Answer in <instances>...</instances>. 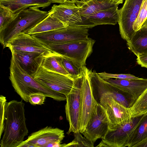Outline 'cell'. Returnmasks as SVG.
<instances>
[{
	"instance_id": "6da1fadb",
	"label": "cell",
	"mask_w": 147,
	"mask_h": 147,
	"mask_svg": "<svg viewBox=\"0 0 147 147\" xmlns=\"http://www.w3.org/2000/svg\"><path fill=\"white\" fill-rule=\"evenodd\" d=\"M24 106L22 101L13 100L6 102L1 147H18L28 135Z\"/></svg>"
},
{
	"instance_id": "7a4b0ae2",
	"label": "cell",
	"mask_w": 147,
	"mask_h": 147,
	"mask_svg": "<svg viewBox=\"0 0 147 147\" xmlns=\"http://www.w3.org/2000/svg\"><path fill=\"white\" fill-rule=\"evenodd\" d=\"M9 69V78L12 86L16 92L26 102H28L29 96L31 94L37 92L42 93L47 97L57 101L66 100L65 95L46 88L36 81L21 67L13 55Z\"/></svg>"
},
{
	"instance_id": "3957f363",
	"label": "cell",
	"mask_w": 147,
	"mask_h": 147,
	"mask_svg": "<svg viewBox=\"0 0 147 147\" xmlns=\"http://www.w3.org/2000/svg\"><path fill=\"white\" fill-rule=\"evenodd\" d=\"M15 13L13 19L0 31V41L3 48L11 39L21 33H27L49 14L37 7H31Z\"/></svg>"
},
{
	"instance_id": "277c9868",
	"label": "cell",
	"mask_w": 147,
	"mask_h": 147,
	"mask_svg": "<svg viewBox=\"0 0 147 147\" xmlns=\"http://www.w3.org/2000/svg\"><path fill=\"white\" fill-rule=\"evenodd\" d=\"M95 41L91 38L84 40L64 43H55L48 45L53 52L68 57L80 66H86L87 59L91 55Z\"/></svg>"
},
{
	"instance_id": "5b68a950",
	"label": "cell",
	"mask_w": 147,
	"mask_h": 147,
	"mask_svg": "<svg viewBox=\"0 0 147 147\" xmlns=\"http://www.w3.org/2000/svg\"><path fill=\"white\" fill-rule=\"evenodd\" d=\"M88 75L94 96L102 94L110 95L117 102L130 108L135 100L129 93L102 79L95 71L88 69Z\"/></svg>"
},
{
	"instance_id": "8992f818",
	"label": "cell",
	"mask_w": 147,
	"mask_h": 147,
	"mask_svg": "<svg viewBox=\"0 0 147 147\" xmlns=\"http://www.w3.org/2000/svg\"><path fill=\"white\" fill-rule=\"evenodd\" d=\"M32 76L44 87L66 96L71 90L75 79L69 76L47 70L41 65Z\"/></svg>"
},
{
	"instance_id": "52a82bcc",
	"label": "cell",
	"mask_w": 147,
	"mask_h": 147,
	"mask_svg": "<svg viewBox=\"0 0 147 147\" xmlns=\"http://www.w3.org/2000/svg\"><path fill=\"white\" fill-rule=\"evenodd\" d=\"M89 28L81 26H68L50 31L31 34L45 44L64 43L84 40L89 37Z\"/></svg>"
},
{
	"instance_id": "ba28073f",
	"label": "cell",
	"mask_w": 147,
	"mask_h": 147,
	"mask_svg": "<svg viewBox=\"0 0 147 147\" xmlns=\"http://www.w3.org/2000/svg\"><path fill=\"white\" fill-rule=\"evenodd\" d=\"M109 121L102 107L96 100L89 120L82 134L93 144L98 139L102 138L109 129Z\"/></svg>"
},
{
	"instance_id": "9c48e42d",
	"label": "cell",
	"mask_w": 147,
	"mask_h": 147,
	"mask_svg": "<svg viewBox=\"0 0 147 147\" xmlns=\"http://www.w3.org/2000/svg\"><path fill=\"white\" fill-rule=\"evenodd\" d=\"M63 130L47 126L31 134L18 147H60Z\"/></svg>"
},
{
	"instance_id": "30bf717a",
	"label": "cell",
	"mask_w": 147,
	"mask_h": 147,
	"mask_svg": "<svg viewBox=\"0 0 147 147\" xmlns=\"http://www.w3.org/2000/svg\"><path fill=\"white\" fill-rule=\"evenodd\" d=\"M94 96L96 101L105 111L109 121V129L131 121L132 117L129 108L117 102L110 95L102 94Z\"/></svg>"
},
{
	"instance_id": "8fae6325",
	"label": "cell",
	"mask_w": 147,
	"mask_h": 147,
	"mask_svg": "<svg viewBox=\"0 0 147 147\" xmlns=\"http://www.w3.org/2000/svg\"><path fill=\"white\" fill-rule=\"evenodd\" d=\"M82 78V75L75 79L72 88L66 96L65 113L69 124V129L67 133V134L79 131Z\"/></svg>"
},
{
	"instance_id": "7c38bea8",
	"label": "cell",
	"mask_w": 147,
	"mask_h": 147,
	"mask_svg": "<svg viewBox=\"0 0 147 147\" xmlns=\"http://www.w3.org/2000/svg\"><path fill=\"white\" fill-rule=\"evenodd\" d=\"M143 0H125L119 9L118 22L121 37L127 41L134 34L133 24L137 18Z\"/></svg>"
},
{
	"instance_id": "4fadbf2b",
	"label": "cell",
	"mask_w": 147,
	"mask_h": 147,
	"mask_svg": "<svg viewBox=\"0 0 147 147\" xmlns=\"http://www.w3.org/2000/svg\"><path fill=\"white\" fill-rule=\"evenodd\" d=\"M88 69L83 68L81 88L79 131L82 134L89 120L95 100L88 75Z\"/></svg>"
},
{
	"instance_id": "5bb4252c",
	"label": "cell",
	"mask_w": 147,
	"mask_h": 147,
	"mask_svg": "<svg viewBox=\"0 0 147 147\" xmlns=\"http://www.w3.org/2000/svg\"><path fill=\"white\" fill-rule=\"evenodd\" d=\"M10 50L36 53L47 55L54 52L49 46L34 36L25 33L19 34L12 38L3 49Z\"/></svg>"
},
{
	"instance_id": "9a60e30c",
	"label": "cell",
	"mask_w": 147,
	"mask_h": 147,
	"mask_svg": "<svg viewBox=\"0 0 147 147\" xmlns=\"http://www.w3.org/2000/svg\"><path fill=\"white\" fill-rule=\"evenodd\" d=\"M142 115L132 117L130 122L109 129L102 141L108 147H126L131 134Z\"/></svg>"
},
{
	"instance_id": "2e32d148",
	"label": "cell",
	"mask_w": 147,
	"mask_h": 147,
	"mask_svg": "<svg viewBox=\"0 0 147 147\" xmlns=\"http://www.w3.org/2000/svg\"><path fill=\"white\" fill-rule=\"evenodd\" d=\"M48 12L58 19L67 27L81 26L82 20L80 7L75 3L54 5Z\"/></svg>"
},
{
	"instance_id": "e0dca14e",
	"label": "cell",
	"mask_w": 147,
	"mask_h": 147,
	"mask_svg": "<svg viewBox=\"0 0 147 147\" xmlns=\"http://www.w3.org/2000/svg\"><path fill=\"white\" fill-rule=\"evenodd\" d=\"M118 5L113 6L100 11L86 18H82L81 26L91 28L101 25H114L118 23L119 9Z\"/></svg>"
},
{
	"instance_id": "ac0fdd59",
	"label": "cell",
	"mask_w": 147,
	"mask_h": 147,
	"mask_svg": "<svg viewBox=\"0 0 147 147\" xmlns=\"http://www.w3.org/2000/svg\"><path fill=\"white\" fill-rule=\"evenodd\" d=\"M21 67L32 76L41 65L45 56L34 52L10 50Z\"/></svg>"
},
{
	"instance_id": "d6986e66",
	"label": "cell",
	"mask_w": 147,
	"mask_h": 147,
	"mask_svg": "<svg viewBox=\"0 0 147 147\" xmlns=\"http://www.w3.org/2000/svg\"><path fill=\"white\" fill-rule=\"evenodd\" d=\"M118 88L131 95L136 100L147 88V79L105 80Z\"/></svg>"
},
{
	"instance_id": "ffe728a7",
	"label": "cell",
	"mask_w": 147,
	"mask_h": 147,
	"mask_svg": "<svg viewBox=\"0 0 147 147\" xmlns=\"http://www.w3.org/2000/svg\"><path fill=\"white\" fill-rule=\"evenodd\" d=\"M127 43L129 49L137 57L147 55V28L142 26Z\"/></svg>"
},
{
	"instance_id": "44dd1931",
	"label": "cell",
	"mask_w": 147,
	"mask_h": 147,
	"mask_svg": "<svg viewBox=\"0 0 147 147\" xmlns=\"http://www.w3.org/2000/svg\"><path fill=\"white\" fill-rule=\"evenodd\" d=\"M52 3L51 0H0V5L8 8L13 13L31 7L44 9Z\"/></svg>"
},
{
	"instance_id": "7402d4cb",
	"label": "cell",
	"mask_w": 147,
	"mask_h": 147,
	"mask_svg": "<svg viewBox=\"0 0 147 147\" xmlns=\"http://www.w3.org/2000/svg\"><path fill=\"white\" fill-rule=\"evenodd\" d=\"M66 27L67 26L58 19L49 13L46 18L28 31L27 34H32L58 30Z\"/></svg>"
},
{
	"instance_id": "603a6c76",
	"label": "cell",
	"mask_w": 147,
	"mask_h": 147,
	"mask_svg": "<svg viewBox=\"0 0 147 147\" xmlns=\"http://www.w3.org/2000/svg\"><path fill=\"white\" fill-rule=\"evenodd\" d=\"M147 138V113L143 115L131 134L126 147H135Z\"/></svg>"
},
{
	"instance_id": "cb8c5ba5",
	"label": "cell",
	"mask_w": 147,
	"mask_h": 147,
	"mask_svg": "<svg viewBox=\"0 0 147 147\" xmlns=\"http://www.w3.org/2000/svg\"><path fill=\"white\" fill-rule=\"evenodd\" d=\"M114 5H112L104 1L91 0L77 6L80 7V13L82 18H86Z\"/></svg>"
},
{
	"instance_id": "d4e9b609",
	"label": "cell",
	"mask_w": 147,
	"mask_h": 147,
	"mask_svg": "<svg viewBox=\"0 0 147 147\" xmlns=\"http://www.w3.org/2000/svg\"><path fill=\"white\" fill-rule=\"evenodd\" d=\"M41 66L47 70L69 76L61 63L59 55L55 52L45 56Z\"/></svg>"
},
{
	"instance_id": "484cf974",
	"label": "cell",
	"mask_w": 147,
	"mask_h": 147,
	"mask_svg": "<svg viewBox=\"0 0 147 147\" xmlns=\"http://www.w3.org/2000/svg\"><path fill=\"white\" fill-rule=\"evenodd\" d=\"M59 59L63 66L70 77L75 79L82 75L84 67L80 66L71 59L66 57L59 55Z\"/></svg>"
},
{
	"instance_id": "4316f807",
	"label": "cell",
	"mask_w": 147,
	"mask_h": 147,
	"mask_svg": "<svg viewBox=\"0 0 147 147\" xmlns=\"http://www.w3.org/2000/svg\"><path fill=\"white\" fill-rule=\"evenodd\" d=\"M129 109L132 117L143 115L147 113V88Z\"/></svg>"
},
{
	"instance_id": "83f0119b",
	"label": "cell",
	"mask_w": 147,
	"mask_h": 147,
	"mask_svg": "<svg viewBox=\"0 0 147 147\" xmlns=\"http://www.w3.org/2000/svg\"><path fill=\"white\" fill-rule=\"evenodd\" d=\"M147 19V0H143L137 18L133 25L134 30L136 32L142 27Z\"/></svg>"
},
{
	"instance_id": "f1b7e54d",
	"label": "cell",
	"mask_w": 147,
	"mask_h": 147,
	"mask_svg": "<svg viewBox=\"0 0 147 147\" xmlns=\"http://www.w3.org/2000/svg\"><path fill=\"white\" fill-rule=\"evenodd\" d=\"M15 13L0 5V31L3 30L13 19Z\"/></svg>"
},
{
	"instance_id": "f546056e",
	"label": "cell",
	"mask_w": 147,
	"mask_h": 147,
	"mask_svg": "<svg viewBox=\"0 0 147 147\" xmlns=\"http://www.w3.org/2000/svg\"><path fill=\"white\" fill-rule=\"evenodd\" d=\"M98 74L102 79L106 80L110 79L115 78L119 79H138L139 78L129 74H113L105 72L98 73Z\"/></svg>"
},
{
	"instance_id": "4dcf8cb0",
	"label": "cell",
	"mask_w": 147,
	"mask_h": 147,
	"mask_svg": "<svg viewBox=\"0 0 147 147\" xmlns=\"http://www.w3.org/2000/svg\"><path fill=\"white\" fill-rule=\"evenodd\" d=\"M47 97L42 92L32 93L29 96L28 102L33 105H41L44 104Z\"/></svg>"
},
{
	"instance_id": "1f68e13d",
	"label": "cell",
	"mask_w": 147,
	"mask_h": 147,
	"mask_svg": "<svg viewBox=\"0 0 147 147\" xmlns=\"http://www.w3.org/2000/svg\"><path fill=\"white\" fill-rule=\"evenodd\" d=\"M77 147H93L94 144L85 137H83L79 131L74 133Z\"/></svg>"
},
{
	"instance_id": "d6a6232c",
	"label": "cell",
	"mask_w": 147,
	"mask_h": 147,
	"mask_svg": "<svg viewBox=\"0 0 147 147\" xmlns=\"http://www.w3.org/2000/svg\"><path fill=\"white\" fill-rule=\"evenodd\" d=\"M6 97L2 95L0 96V138L3 132V123L5 111V105L6 102Z\"/></svg>"
},
{
	"instance_id": "836d02e7",
	"label": "cell",
	"mask_w": 147,
	"mask_h": 147,
	"mask_svg": "<svg viewBox=\"0 0 147 147\" xmlns=\"http://www.w3.org/2000/svg\"><path fill=\"white\" fill-rule=\"evenodd\" d=\"M91 0H51L52 3L60 4H70L75 3L78 6Z\"/></svg>"
},
{
	"instance_id": "e575fe53",
	"label": "cell",
	"mask_w": 147,
	"mask_h": 147,
	"mask_svg": "<svg viewBox=\"0 0 147 147\" xmlns=\"http://www.w3.org/2000/svg\"><path fill=\"white\" fill-rule=\"evenodd\" d=\"M136 62L142 67L147 68V55L137 57Z\"/></svg>"
},
{
	"instance_id": "d590c367",
	"label": "cell",
	"mask_w": 147,
	"mask_h": 147,
	"mask_svg": "<svg viewBox=\"0 0 147 147\" xmlns=\"http://www.w3.org/2000/svg\"><path fill=\"white\" fill-rule=\"evenodd\" d=\"M100 1H104L110 4L117 5L123 3V0H98Z\"/></svg>"
},
{
	"instance_id": "8d00e7d4",
	"label": "cell",
	"mask_w": 147,
	"mask_h": 147,
	"mask_svg": "<svg viewBox=\"0 0 147 147\" xmlns=\"http://www.w3.org/2000/svg\"><path fill=\"white\" fill-rule=\"evenodd\" d=\"M135 147H147V138L136 144Z\"/></svg>"
},
{
	"instance_id": "74e56055",
	"label": "cell",
	"mask_w": 147,
	"mask_h": 147,
	"mask_svg": "<svg viewBox=\"0 0 147 147\" xmlns=\"http://www.w3.org/2000/svg\"><path fill=\"white\" fill-rule=\"evenodd\" d=\"M96 147H108V146L101 141Z\"/></svg>"
},
{
	"instance_id": "f35d334b",
	"label": "cell",
	"mask_w": 147,
	"mask_h": 147,
	"mask_svg": "<svg viewBox=\"0 0 147 147\" xmlns=\"http://www.w3.org/2000/svg\"><path fill=\"white\" fill-rule=\"evenodd\" d=\"M142 26L145 27L147 28V19L144 22Z\"/></svg>"
}]
</instances>
